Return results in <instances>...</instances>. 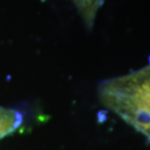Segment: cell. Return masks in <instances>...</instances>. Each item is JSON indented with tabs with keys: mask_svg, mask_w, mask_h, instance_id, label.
Here are the masks:
<instances>
[{
	"mask_svg": "<svg viewBox=\"0 0 150 150\" xmlns=\"http://www.w3.org/2000/svg\"><path fill=\"white\" fill-rule=\"evenodd\" d=\"M142 133L143 134V135H145L150 139V125L147 126V127H145V128L142 131Z\"/></svg>",
	"mask_w": 150,
	"mask_h": 150,
	"instance_id": "4",
	"label": "cell"
},
{
	"mask_svg": "<svg viewBox=\"0 0 150 150\" xmlns=\"http://www.w3.org/2000/svg\"><path fill=\"white\" fill-rule=\"evenodd\" d=\"M76 8L79 16L88 28L93 26L97 13L106 0H69Z\"/></svg>",
	"mask_w": 150,
	"mask_h": 150,
	"instance_id": "3",
	"label": "cell"
},
{
	"mask_svg": "<svg viewBox=\"0 0 150 150\" xmlns=\"http://www.w3.org/2000/svg\"><path fill=\"white\" fill-rule=\"evenodd\" d=\"M100 100L108 110L139 132L150 125V64L104 81Z\"/></svg>",
	"mask_w": 150,
	"mask_h": 150,
	"instance_id": "1",
	"label": "cell"
},
{
	"mask_svg": "<svg viewBox=\"0 0 150 150\" xmlns=\"http://www.w3.org/2000/svg\"><path fill=\"white\" fill-rule=\"evenodd\" d=\"M22 123V114L13 108L0 107V139L14 133Z\"/></svg>",
	"mask_w": 150,
	"mask_h": 150,
	"instance_id": "2",
	"label": "cell"
}]
</instances>
